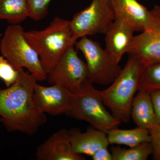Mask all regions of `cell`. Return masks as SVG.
<instances>
[{
  "label": "cell",
  "instance_id": "6da1fadb",
  "mask_svg": "<svg viewBox=\"0 0 160 160\" xmlns=\"http://www.w3.org/2000/svg\"><path fill=\"white\" fill-rule=\"evenodd\" d=\"M11 86L0 89V120L8 131L34 135L47 121L46 113L37 108L33 99L38 81L23 68Z\"/></svg>",
  "mask_w": 160,
  "mask_h": 160
},
{
  "label": "cell",
  "instance_id": "7a4b0ae2",
  "mask_svg": "<svg viewBox=\"0 0 160 160\" xmlns=\"http://www.w3.org/2000/svg\"><path fill=\"white\" fill-rule=\"evenodd\" d=\"M26 39L39 56L47 74L64 52L76 41L72 37L69 21L56 17L42 30L25 31Z\"/></svg>",
  "mask_w": 160,
  "mask_h": 160
},
{
  "label": "cell",
  "instance_id": "3957f363",
  "mask_svg": "<svg viewBox=\"0 0 160 160\" xmlns=\"http://www.w3.org/2000/svg\"><path fill=\"white\" fill-rule=\"evenodd\" d=\"M145 66L136 58L129 56L125 67L109 88L101 91L104 105L121 123L129 122L135 94Z\"/></svg>",
  "mask_w": 160,
  "mask_h": 160
},
{
  "label": "cell",
  "instance_id": "277c9868",
  "mask_svg": "<svg viewBox=\"0 0 160 160\" xmlns=\"http://www.w3.org/2000/svg\"><path fill=\"white\" fill-rule=\"evenodd\" d=\"M105 106L101 91L96 89L87 78L79 90L74 93L72 107L66 115L79 121H85L92 128L107 134L122 123L110 114Z\"/></svg>",
  "mask_w": 160,
  "mask_h": 160
},
{
  "label": "cell",
  "instance_id": "5b68a950",
  "mask_svg": "<svg viewBox=\"0 0 160 160\" xmlns=\"http://www.w3.org/2000/svg\"><path fill=\"white\" fill-rule=\"evenodd\" d=\"M25 30L19 24L6 28L0 41V52L15 68H26L38 81L47 79L39 56L26 39Z\"/></svg>",
  "mask_w": 160,
  "mask_h": 160
},
{
  "label": "cell",
  "instance_id": "8992f818",
  "mask_svg": "<svg viewBox=\"0 0 160 160\" xmlns=\"http://www.w3.org/2000/svg\"><path fill=\"white\" fill-rule=\"evenodd\" d=\"M83 53L88 68L87 79L92 84H111L118 76L122 68L98 42L84 37L75 44Z\"/></svg>",
  "mask_w": 160,
  "mask_h": 160
},
{
  "label": "cell",
  "instance_id": "52a82bcc",
  "mask_svg": "<svg viewBox=\"0 0 160 160\" xmlns=\"http://www.w3.org/2000/svg\"><path fill=\"white\" fill-rule=\"evenodd\" d=\"M114 20L110 0H92L88 7L74 15L69 27L77 42L84 37L105 34Z\"/></svg>",
  "mask_w": 160,
  "mask_h": 160
},
{
  "label": "cell",
  "instance_id": "ba28073f",
  "mask_svg": "<svg viewBox=\"0 0 160 160\" xmlns=\"http://www.w3.org/2000/svg\"><path fill=\"white\" fill-rule=\"evenodd\" d=\"M148 25L133 38L127 54L140 60L146 66L160 62V6L150 11Z\"/></svg>",
  "mask_w": 160,
  "mask_h": 160
},
{
  "label": "cell",
  "instance_id": "9c48e42d",
  "mask_svg": "<svg viewBox=\"0 0 160 160\" xmlns=\"http://www.w3.org/2000/svg\"><path fill=\"white\" fill-rule=\"evenodd\" d=\"M87 76L86 63L79 57L74 45H72L66 50L48 73L47 79L50 84L63 85L75 93Z\"/></svg>",
  "mask_w": 160,
  "mask_h": 160
},
{
  "label": "cell",
  "instance_id": "30bf717a",
  "mask_svg": "<svg viewBox=\"0 0 160 160\" xmlns=\"http://www.w3.org/2000/svg\"><path fill=\"white\" fill-rule=\"evenodd\" d=\"M74 93L63 85L41 86L37 83L34 88L33 102L42 112L58 116L67 114L72 107Z\"/></svg>",
  "mask_w": 160,
  "mask_h": 160
},
{
  "label": "cell",
  "instance_id": "8fae6325",
  "mask_svg": "<svg viewBox=\"0 0 160 160\" xmlns=\"http://www.w3.org/2000/svg\"><path fill=\"white\" fill-rule=\"evenodd\" d=\"M38 160H85L82 155L73 150L69 130L62 129L51 135L38 147L36 153Z\"/></svg>",
  "mask_w": 160,
  "mask_h": 160
},
{
  "label": "cell",
  "instance_id": "7c38bea8",
  "mask_svg": "<svg viewBox=\"0 0 160 160\" xmlns=\"http://www.w3.org/2000/svg\"><path fill=\"white\" fill-rule=\"evenodd\" d=\"M114 21L131 26L135 31H142L149 23L150 11L137 0H110Z\"/></svg>",
  "mask_w": 160,
  "mask_h": 160
},
{
  "label": "cell",
  "instance_id": "4fadbf2b",
  "mask_svg": "<svg viewBox=\"0 0 160 160\" xmlns=\"http://www.w3.org/2000/svg\"><path fill=\"white\" fill-rule=\"evenodd\" d=\"M135 30L131 26L114 21L105 33V49L116 62L119 63L131 46Z\"/></svg>",
  "mask_w": 160,
  "mask_h": 160
},
{
  "label": "cell",
  "instance_id": "5bb4252c",
  "mask_svg": "<svg viewBox=\"0 0 160 160\" xmlns=\"http://www.w3.org/2000/svg\"><path fill=\"white\" fill-rule=\"evenodd\" d=\"M69 131L72 146L78 154L92 157L98 150L109 145L107 133L92 127L84 132L76 128Z\"/></svg>",
  "mask_w": 160,
  "mask_h": 160
},
{
  "label": "cell",
  "instance_id": "9a60e30c",
  "mask_svg": "<svg viewBox=\"0 0 160 160\" xmlns=\"http://www.w3.org/2000/svg\"><path fill=\"white\" fill-rule=\"evenodd\" d=\"M130 116L138 127L148 129L152 124H157L150 92L144 89L138 90L132 103Z\"/></svg>",
  "mask_w": 160,
  "mask_h": 160
},
{
  "label": "cell",
  "instance_id": "2e32d148",
  "mask_svg": "<svg viewBox=\"0 0 160 160\" xmlns=\"http://www.w3.org/2000/svg\"><path fill=\"white\" fill-rule=\"evenodd\" d=\"M109 144L126 145L133 147L145 142H151L149 130L138 127L131 129H122L116 128L107 133Z\"/></svg>",
  "mask_w": 160,
  "mask_h": 160
},
{
  "label": "cell",
  "instance_id": "e0dca14e",
  "mask_svg": "<svg viewBox=\"0 0 160 160\" xmlns=\"http://www.w3.org/2000/svg\"><path fill=\"white\" fill-rule=\"evenodd\" d=\"M28 18L27 0H0V20L16 25Z\"/></svg>",
  "mask_w": 160,
  "mask_h": 160
},
{
  "label": "cell",
  "instance_id": "ac0fdd59",
  "mask_svg": "<svg viewBox=\"0 0 160 160\" xmlns=\"http://www.w3.org/2000/svg\"><path fill=\"white\" fill-rule=\"evenodd\" d=\"M153 148L151 142H145L129 149L119 146L111 149L112 160H146L152 155Z\"/></svg>",
  "mask_w": 160,
  "mask_h": 160
},
{
  "label": "cell",
  "instance_id": "d6986e66",
  "mask_svg": "<svg viewBox=\"0 0 160 160\" xmlns=\"http://www.w3.org/2000/svg\"><path fill=\"white\" fill-rule=\"evenodd\" d=\"M139 89L149 92L160 90V62L144 68L139 82L138 90Z\"/></svg>",
  "mask_w": 160,
  "mask_h": 160
},
{
  "label": "cell",
  "instance_id": "ffe728a7",
  "mask_svg": "<svg viewBox=\"0 0 160 160\" xmlns=\"http://www.w3.org/2000/svg\"><path fill=\"white\" fill-rule=\"evenodd\" d=\"M19 75V69L15 68L6 58L0 56V79L6 87L13 85L17 81Z\"/></svg>",
  "mask_w": 160,
  "mask_h": 160
},
{
  "label": "cell",
  "instance_id": "44dd1931",
  "mask_svg": "<svg viewBox=\"0 0 160 160\" xmlns=\"http://www.w3.org/2000/svg\"><path fill=\"white\" fill-rule=\"evenodd\" d=\"M51 0H27L28 17L38 21L44 18L48 12Z\"/></svg>",
  "mask_w": 160,
  "mask_h": 160
},
{
  "label": "cell",
  "instance_id": "7402d4cb",
  "mask_svg": "<svg viewBox=\"0 0 160 160\" xmlns=\"http://www.w3.org/2000/svg\"><path fill=\"white\" fill-rule=\"evenodd\" d=\"M148 129L151 136V142L153 148L152 159L160 160V126L152 124Z\"/></svg>",
  "mask_w": 160,
  "mask_h": 160
},
{
  "label": "cell",
  "instance_id": "603a6c76",
  "mask_svg": "<svg viewBox=\"0 0 160 160\" xmlns=\"http://www.w3.org/2000/svg\"><path fill=\"white\" fill-rule=\"evenodd\" d=\"M150 94L156 118L157 124L160 126V90L152 91Z\"/></svg>",
  "mask_w": 160,
  "mask_h": 160
},
{
  "label": "cell",
  "instance_id": "cb8c5ba5",
  "mask_svg": "<svg viewBox=\"0 0 160 160\" xmlns=\"http://www.w3.org/2000/svg\"><path fill=\"white\" fill-rule=\"evenodd\" d=\"M91 157L93 160H112V155L108 150V147L101 148Z\"/></svg>",
  "mask_w": 160,
  "mask_h": 160
},
{
  "label": "cell",
  "instance_id": "d4e9b609",
  "mask_svg": "<svg viewBox=\"0 0 160 160\" xmlns=\"http://www.w3.org/2000/svg\"><path fill=\"white\" fill-rule=\"evenodd\" d=\"M2 33H0V38L2 37Z\"/></svg>",
  "mask_w": 160,
  "mask_h": 160
},
{
  "label": "cell",
  "instance_id": "484cf974",
  "mask_svg": "<svg viewBox=\"0 0 160 160\" xmlns=\"http://www.w3.org/2000/svg\"><path fill=\"white\" fill-rule=\"evenodd\" d=\"M0 122H1V120H0Z\"/></svg>",
  "mask_w": 160,
  "mask_h": 160
}]
</instances>
